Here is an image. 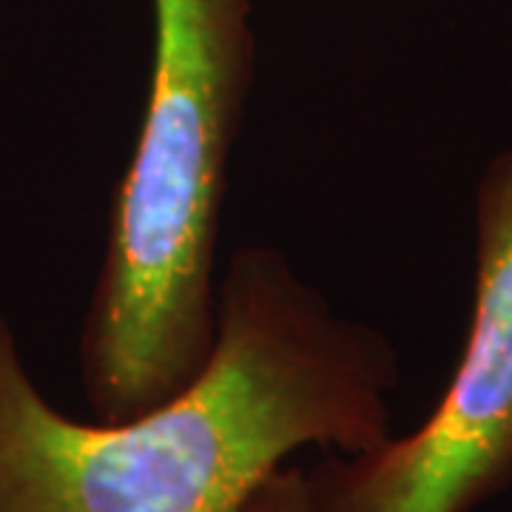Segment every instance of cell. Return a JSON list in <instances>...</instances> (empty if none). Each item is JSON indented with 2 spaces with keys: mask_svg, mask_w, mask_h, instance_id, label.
<instances>
[{
  "mask_svg": "<svg viewBox=\"0 0 512 512\" xmlns=\"http://www.w3.org/2000/svg\"><path fill=\"white\" fill-rule=\"evenodd\" d=\"M399 379L382 330L339 316L268 245L231 256L200 376L126 421L57 410L0 311V512H239L302 447L393 439Z\"/></svg>",
  "mask_w": 512,
  "mask_h": 512,
  "instance_id": "6da1fadb",
  "label": "cell"
},
{
  "mask_svg": "<svg viewBox=\"0 0 512 512\" xmlns=\"http://www.w3.org/2000/svg\"><path fill=\"white\" fill-rule=\"evenodd\" d=\"M239 512H313L311 484L305 467L282 464L256 487Z\"/></svg>",
  "mask_w": 512,
  "mask_h": 512,
  "instance_id": "277c9868",
  "label": "cell"
},
{
  "mask_svg": "<svg viewBox=\"0 0 512 512\" xmlns=\"http://www.w3.org/2000/svg\"><path fill=\"white\" fill-rule=\"evenodd\" d=\"M308 473L313 512H473L512 484V146L476 191V288L467 339L419 430Z\"/></svg>",
  "mask_w": 512,
  "mask_h": 512,
  "instance_id": "3957f363",
  "label": "cell"
},
{
  "mask_svg": "<svg viewBox=\"0 0 512 512\" xmlns=\"http://www.w3.org/2000/svg\"><path fill=\"white\" fill-rule=\"evenodd\" d=\"M151 12L143 123L80 333L97 421L183 393L214 350L222 200L254 80L251 0H151Z\"/></svg>",
  "mask_w": 512,
  "mask_h": 512,
  "instance_id": "7a4b0ae2",
  "label": "cell"
}]
</instances>
